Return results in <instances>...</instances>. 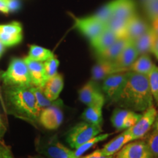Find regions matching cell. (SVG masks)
<instances>
[{
  "instance_id": "6da1fadb",
  "label": "cell",
  "mask_w": 158,
  "mask_h": 158,
  "mask_svg": "<svg viewBox=\"0 0 158 158\" xmlns=\"http://www.w3.org/2000/svg\"><path fill=\"white\" fill-rule=\"evenodd\" d=\"M153 101L147 76L132 71H129L122 89L111 100L119 107L135 112H143L153 106Z\"/></svg>"
},
{
  "instance_id": "7a4b0ae2",
  "label": "cell",
  "mask_w": 158,
  "mask_h": 158,
  "mask_svg": "<svg viewBox=\"0 0 158 158\" xmlns=\"http://www.w3.org/2000/svg\"><path fill=\"white\" fill-rule=\"evenodd\" d=\"M31 86H5L4 100L9 114L36 124L39 122L40 110Z\"/></svg>"
},
{
  "instance_id": "3957f363",
  "label": "cell",
  "mask_w": 158,
  "mask_h": 158,
  "mask_svg": "<svg viewBox=\"0 0 158 158\" xmlns=\"http://www.w3.org/2000/svg\"><path fill=\"white\" fill-rule=\"evenodd\" d=\"M0 77L5 86L29 87L32 86L28 67L24 59H13L7 70L3 72Z\"/></svg>"
},
{
  "instance_id": "277c9868",
  "label": "cell",
  "mask_w": 158,
  "mask_h": 158,
  "mask_svg": "<svg viewBox=\"0 0 158 158\" xmlns=\"http://www.w3.org/2000/svg\"><path fill=\"white\" fill-rule=\"evenodd\" d=\"M102 131L101 125L83 121L76 124L67 134V142L72 149H76Z\"/></svg>"
},
{
  "instance_id": "5b68a950",
  "label": "cell",
  "mask_w": 158,
  "mask_h": 158,
  "mask_svg": "<svg viewBox=\"0 0 158 158\" xmlns=\"http://www.w3.org/2000/svg\"><path fill=\"white\" fill-rule=\"evenodd\" d=\"M36 150L45 158H75L74 151L63 145L56 135L36 141Z\"/></svg>"
},
{
  "instance_id": "8992f818",
  "label": "cell",
  "mask_w": 158,
  "mask_h": 158,
  "mask_svg": "<svg viewBox=\"0 0 158 158\" xmlns=\"http://www.w3.org/2000/svg\"><path fill=\"white\" fill-rule=\"evenodd\" d=\"M62 107V101L57 99L51 106L41 110L39 116L40 123L47 130H56L64 119Z\"/></svg>"
},
{
  "instance_id": "52a82bcc",
  "label": "cell",
  "mask_w": 158,
  "mask_h": 158,
  "mask_svg": "<svg viewBox=\"0 0 158 158\" xmlns=\"http://www.w3.org/2000/svg\"><path fill=\"white\" fill-rule=\"evenodd\" d=\"M157 116V110L154 106L144 110L136 123L128 129L133 140L141 139L147 135L153 126Z\"/></svg>"
},
{
  "instance_id": "ba28073f",
  "label": "cell",
  "mask_w": 158,
  "mask_h": 158,
  "mask_svg": "<svg viewBox=\"0 0 158 158\" xmlns=\"http://www.w3.org/2000/svg\"><path fill=\"white\" fill-rule=\"evenodd\" d=\"M115 158H154L147 143L141 139L133 140L124 145Z\"/></svg>"
},
{
  "instance_id": "9c48e42d",
  "label": "cell",
  "mask_w": 158,
  "mask_h": 158,
  "mask_svg": "<svg viewBox=\"0 0 158 158\" xmlns=\"http://www.w3.org/2000/svg\"><path fill=\"white\" fill-rule=\"evenodd\" d=\"M78 98L81 102L87 106L94 105H103L106 102V96L101 89L94 81L86 83L79 90Z\"/></svg>"
},
{
  "instance_id": "30bf717a",
  "label": "cell",
  "mask_w": 158,
  "mask_h": 158,
  "mask_svg": "<svg viewBox=\"0 0 158 158\" xmlns=\"http://www.w3.org/2000/svg\"><path fill=\"white\" fill-rule=\"evenodd\" d=\"M75 27L90 40L100 35L106 29V25L97 19L93 15L84 18H76Z\"/></svg>"
},
{
  "instance_id": "8fae6325",
  "label": "cell",
  "mask_w": 158,
  "mask_h": 158,
  "mask_svg": "<svg viewBox=\"0 0 158 158\" xmlns=\"http://www.w3.org/2000/svg\"><path fill=\"white\" fill-rule=\"evenodd\" d=\"M141 114L123 108H117L113 111L110 121L116 130H127L133 127L141 117Z\"/></svg>"
},
{
  "instance_id": "7c38bea8",
  "label": "cell",
  "mask_w": 158,
  "mask_h": 158,
  "mask_svg": "<svg viewBox=\"0 0 158 158\" xmlns=\"http://www.w3.org/2000/svg\"><path fill=\"white\" fill-rule=\"evenodd\" d=\"M128 73L129 70L116 73L102 81V91L109 100H111L122 89L127 80Z\"/></svg>"
},
{
  "instance_id": "4fadbf2b",
  "label": "cell",
  "mask_w": 158,
  "mask_h": 158,
  "mask_svg": "<svg viewBox=\"0 0 158 158\" xmlns=\"http://www.w3.org/2000/svg\"><path fill=\"white\" fill-rule=\"evenodd\" d=\"M22 39L23 29L20 23L15 21L0 25V40L5 47L19 44Z\"/></svg>"
},
{
  "instance_id": "5bb4252c",
  "label": "cell",
  "mask_w": 158,
  "mask_h": 158,
  "mask_svg": "<svg viewBox=\"0 0 158 158\" xmlns=\"http://www.w3.org/2000/svg\"><path fill=\"white\" fill-rule=\"evenodd\" d=\"M24 60L28 67L31 85L43 88L47 81L43 62L35 61L28 56L25 57Z\"/></svg>"
},
{
  "instance_id": "9a60e30c",
  "label": "cell",
  "mask_w": 158,
  "mask_h": 158,
  "mask_svg": "<svg viewBox=\"0 0 158 158\" xmlns=\"http://www.w3.org/2000/svg\"><path fill=\"white\" fill-rule=\"evenodd\" d=\"M139 56L133 41L130 40L121 54L114 61L116 66L122 71H128L133 63Z\"/></svg>"
},
{
  "instance_id": "2e32d148",
  "label": "cell",
  "mask_w": 158,
  "mask_h": 158,
  "mask_svg": "<svg viewBox=\"0 0 158 158\" xmlns=\"http://www.w3.org/2000/svg\"><path fill=\"white\" fill-rule=\"evenodd\" d=\"M151 27L148 24L147 21L141 19L139 15L135 14L127 21L125 37L130 40L133 41L144 34Z\"/></svg>"
},
{
  "instance_id": "e0dca14e",
  "label": "cell",
  "mask_w": 158,
  "mask_h": 158,
  "mask_svg": "<svg viewBox=\"0 0 158 158\" xmlns=\"http://www.w3.org/2000/svg\"><path fill=\"white\" fill-rule=\"evenodd\" d=\"M118 72H123L116 66L114 62L99 60L92 69V78L94 81H103L110 75Z\"/></svg>"
},
{
  "instance_id": "ac0fdd59",
  "label": "cell",
  "mask_w": 158,
  "mask_h": 158,
  "mask_svg": "<svg viewBox=\"0 0 158 158\" xmlns=\"http://www.w3.org/2000/svg\"><path fill=\"white\" fill-rule=\"evenodd\" d=\"M132 141H133V138L130 133L129 130L128 129L124 130V131L122 132L121 134L116 136L108 143L105 144L102 149H101V151L105 155L114 156L124 145Z\"/></svg>"
},
{
  "instance_id": "d6986e66",
  "label": "cell",
  "mask_w": 158,
  "mask_h": 158,
  "mask_svg": "<svg viewBox=\"0 0 158 158\" xmlns=\"http://www.w3.org/2000/svg\"><path fill=\"white\" fill-rule=\"evenodd\" d=\"M63 87H64V78L62 75L57 73L55 76L47 80L42 89L45 97L49 100L55 101L59 98Z\"/></svg>"
},
{
  "instance_id": "ffe728a7",
  "label": "cell",
  "mask_w": 158,
  "mask_h": 158,
  "mask_svg": "<svg viewBox=\"0 0 158 158\" xmlns=\"http://www.w3.org/2000/svg\"><path fill=\"white\" fill-rule=\"evenodd\" d=\"M119 37L115 33L106 27V29L100 35L91 40L90 43L92 48L94 49L98 54L107 49Z\"/></svg>"
},
{
  "instance_id": "44dd1931",
  "label": "cell",
  "mask_w": 158,
  "mask_h": 158,
  "mask_svg": "<svg viewBox=\"0 0 158 158\" xmlns=\"http://www.w3.org/2000/svg\"><path fill=\"white\" fill-rule=\"evenodd\" d=\"M135 13V4L133 0H114L113 17L128 21Z\"/></svg>"
},
{
  "instance_id": "7402d4cb",
  "label": "cell",
  "mask_w": 158,
  "mask_h": 158,
  "mask_svg": "<svg viewBox=\"0 0 158 158\" xmlns=\"http://www.w3.org/2000/svg\"><path fill=\"white\" fill-rule=\"evenodd\" d=\"M156 37L157 35L151 27L144 34L133 41L138 55L149 54V53H152Z\"/></svg>"
},
{
  "instance_id": "603a6c76",
  "label": "cell",
  "mask_w": 158,
  "mask_h": 158,
  "mask_svg": "<svg viewBox=\"0 0 158 158\" xmlns=\"http://www.w3.org/2000/svg\"><path fill=\"white\" fill-rule=\"evenodd\" d=\"M129 41L130 40H128L126 37L118 38L107 49H106L100 54H98L99 60L114 62L118 56V55L121 54L122 50L127 45Z\"/></svg>"
},
{
  "instance_id": "cb8c5ba5",
  "label": "cell",
  "mask_w": 158,
  "mask_h": 158,
  "mask_svg": "<svg viewBox=\"0 0 158 158\" xmlns=\"http://www.w3.org/2000/svg\"><path fill=\"white\" fill-rule=\"evenodd\" d=\"M155 65V64H154L152 59L148 54L139 55L135 62L133 63V64L130 66L129 71L147 76L152 70Z\"/></svg>"
},
{
  "instance_id": "d4e9b609",
  "label": "cell",
  "mask_w": 158,
  "mask_h": 158,
  "mask_svg": "<svg viewBox=\"0 0 158 158\" xmlns=\"http://www.w3.org/2000/svg\"><path fill=\"white\" fill-rule=\"evenodd\" d=\"M102 107L103 105H94V106H88L82 113V119L86 122H89L97 125H101L103 120Z\"/></svg>"
},
{
  "instance_id": "484cf974",
  "label": "cell",
  "mask_w": 158,
  "mask_h": 158,
  "mask_svg": "<svg viewBox=\"0 0 158 158\" xmlns=\"http://www.w3.org/2000/svg\"><path fill=\"white\" fill-rule=\"evenodd\" d=\"M111 135L112 133H100L99 135L92 138L91 139L89 140V141L85 142L84 143H83L82 145H81L80 147L74 150L75 158H78L79 157H81V156H82L86 152H87L89 149H90L91 148H92L94 146H95L97 143H98L99 142L105 141V140L107 139V138Z\"/></svg>"
},
{
  "instance_id": "4316f807",
  "label": "cell",
  "mask_w": 158,
  "mask_h": 158,
  "mask_svg": "<svg viewBox=\"0 0 158 158\" xmlns=\"http://www.w3.org/2000/svg\"><path fill=\"white\" fill-rule=\"evenodd\" d=\"M54 56L52 51L48 49L37 45H31L29 47V55L27 56L35 61L44 62Z\"/></svg>"
},
{
  "instance_id": "83f0119b",
  "label": "cell",
  "mask_w": 158,
  "mask_h": 158,
  "mask_svg": "<svg viewBox=\"0 0 158 158\" xmlns=\"http://www.w3.org/2000/svg\"><path fill=\"white\" fill-rule=\"evenodd\" d=\"M127 21L112 17L106 24V27L117 35L118 37H125Z\"/></svg>"
},
{
  "instance_id": "f1b7e54d",
  "label": "cell",
  "mask_w": 158,
  "mask_h": 158,
  "mask_svg": "<svg viewBox=\"0 0 158 158\" xmlns=\"http://www.w3.org/2000/svg\"><path fill=\"white\" fill-rule=\"evenodd\" d=\"M114 14V0L102 6L93 15L97 19L103 23L105 25L113 17Z\"/></svg>"
},
{
  "instance_id": "f546056e",
  "label": "cell",
  "mask_w": 158,
  "mask_h": 158,
  "mask_svg": "<svg viewBox=\"0 0 158 158\" xmlns=\"http://www.w3.org/2000/svg\"><path fill=\"white\" fill-rule=\"evenodd\" d=\"M147 77L153 99L158 104V67L155 65Z\"/></svg>"
},
{
  "instance_id": "4dcf8cb0",
  "label": "cell",
  "mask_w": 158,
  "mask_h": 158,
  "mask_svg": "<svg viewBox=\"0 0 158 158\" xmlns=\"http://www.w3.org/2000/svg\"><path fill=\"white\" fill-rule=\"evenodd\" d=\"M31 90H32L33 93L35 94V99H36L37 106H38L40 110L44 109V108L48 107L51 104L54 102V101H51L45 95L44 92H43V89L40 87H37V86H31Z\"/></svg>"
},
{
  "instance_id": "1f68e13d",
  "label": "cell",
  "mask_w": 158,
  "mask_h": 158,
  "mask_svg": "<svg viewBox=\"0 0 158 158\" xmlns=\"http://www.w3.org/2000/svg\"><path fill=\"white\" fill-rule=\"evenodd\" d=\"M143 7L152 21L158 19V0H143Z\"/></svg>"
},
{
  "instance_id": "d6a6232c",
  "label": "cell",
  "mask_w": 158,
  "mask_h": 158,
  "mask_svg": "<svg viewBox=\"0 0 158 158\" xmlns=\"http://www.w3.org/2000/svg\"><path fill=\"white\" fill-rule=\"evenodd\" d=\"M43 64H44L45 73L47 80L57 73V70H58L59 65V61L54 56L43 62Z\"/></svg>"
},
{
  "instance_id": "836d02e7",
  "label": "cell",
  "mask_w": 158,
  "mask_h": 158,
  "mask_svg": "<svg viewBox=\"0 0 158 158\" xmlns=\"http://www.w3.org/2000/svg\"><path fill=\"white\" fill-rule=\"evenodd\" d=\"M145 141L152 154L153 157L158 158V133L153 131L147 136Z\"/></svg>"
},
{
  "instance_id": "e575fe53",
  "label": "cell",
  "mask_w": 158,
  "mask_h": 158,
  "mask_svg": "<svg viewBox=\"0 0 158 158\" xmlns=\"http://www.w3.org/2000/svg\"><path fill=\"white\" fill-rule=\"evenodd\" d=\"M0 158H15L10 148L2 142H0Z\"/></svg>"
},
{
  "instance_id": "d590c367",
  "label": "cell",
  "mask_w": 158,
  "mask_h": 158,
  "mask_svg": "<svg viewBox=\"0 0 158 158\" xmlns=\"http://www.w3.org/2000/svg\"><path fill=\"white\" fill-rule=\"evenodd\" d=\"M78 158H114V156L110 155H105L102 152L101 149H96L92 153L89 154L85 156H81Z\"/></svg>"
},
{
  "instance_id": "8d00e7d4",
  "label": "cell",
  "mask_w": 158,
  "mask_h": 158,
  "mask_svg": "<svg viewBox=\"0 0 158 158\" xmlns=\"http://www.w3.org/2000/svg\"><path fill=\"white\" fill-rule=\"evenodd\" d=\"M20 2L18 0H8V7L10 11H15L19 8Z\"/></svg>"
},
{
  "instance_id": "74e56055",
  "label": "cell",
  "mask_w": 158,
  "mask_h": 158,
  "mask_svg": "<svg viewBox=\"0 0 158 158\" xmlns=\"http://www.w3.org/2000/svg\"><path fill=\"white\" fill-rule=\"evenodd\" d=\"M0 11L5 14L9 13L8 0H0Z\"/></svg>"
},
{
  "instance_id": "f35d334b",
  "label": "cell",
  "mask_w": 158,
  "mask_h": 158,
  "mask_svg": "<svg viewBox=\"0 0 158 158\" xmlns=\"http://www.w3.org/2000/svg\"><path fill=\"white\" fill-rule=\"evenodd\" d=\"M152 53H153V54H155V56H156V58L158 59V36L157 35V37H156L155 43H154Z\"/></svg>"
},
{
  "instance_id": "ab89813d",
  "label": "cell",
  "mask_w": 158,
  "mask_h": 158,
  "mask_svg": "<svg viewBox=\"0 0 158 158\" xmlns=\"http://www.w3.org/2000/svg\"><path fill=\"white\" fill-rule=\"evenodd\" d=\"M5 132H6V127L5 126V124H4L2 119L1 116H0V140H1V138H2V136L4 135V134H5Z\"/></svg>"
},
{
  "instance_id": "60d3db41",
  "label": "cell",
  "mask_w": 158,
  "mask_h": 158,
  "mask_svg": "<svg viewBox=\"0 0 158 158\" xmlns=\"http://www.w3.org/2000/svg\"><path fill=\"white\" fill-rule=\"evenodd\" d=\"M152 29L155 31V33L158 36V19L152 21Z\"/></svg>"
},
{
  "instance_id": "b9f144b4",
  "label": "cell",
  "mask_w": 158,
  "mask_h": 158,
  "mask_svg": "<svg viewBox=\"0 0 158 158\" xmlns=\"http://www.w3.org/2000/svg\"><path fill=\"white\" fill-rule=\"evenodd\" d=\"M153 127H154V131L158 133V115L155 118V121L154 122Z\"/></svg>"
},
{
  "instance_id": "7bdbcfd3",
  "label": "cell",
  "mask_w": 158,
  "mask_h": 158,
  "mask_svg": "<svg viewBox=\"0 0 158 158\" xmlns=\"http://www.w3.org/2000/svg\"><path fill=\"white\" fill-rule=\"evenodd\" d=\"M5 45L2 43L1 40H0V57H1L2 54H3L4 51H5Z\"/></svg>"
}]
</instances>
